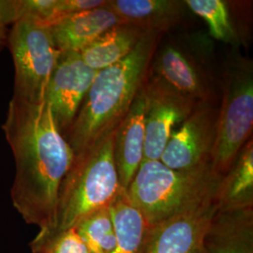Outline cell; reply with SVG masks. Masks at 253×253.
I'll use <instances>...</instances> for the list:
<instances>
[{"mask_svg": "<svg viewBox=\"0 0 253 253\" xmlns=\"http://www.w3.org/2000/svg\"><path fill=\"white\" fill-rule=\"evenodd\" d=\"M2 130L15 163L12 206L27 224L50 231L61 183L74 160L73 148L45 100L34 103L12 97Z\"/></svg>", "mask_w": 253, "mask_h": 253, "instance_id": "6da1fadb", "label": "cell"}, {"mask_svg": "<svg viewBox=\"0 0 253 253\" xmlns=\"http://www.w3.org/2000/svg\"><path fill=\"white\" fill-rule=\"evenodd\" d=\"M162 33L147 32L135 49L118 63L99 71L65 138L74 155L111 133L144 85Z\"/></svg>", "mask_w": 253, "mask_h": 253, "instance_id": "7a4b0ae2", "label": "cell"}, {"mask_svg": "<svg viewBox=\"0 0 253 253\" xmlns=\"http://www.w3.org/2000/svg\"><path fill=\"white\" fill-rule=\"evenodd\" d=\"M221 177L211 163L179 171L168 168L160 161H144L126 191L153 226L214 205Z\"/></svg>", "mask_w": 253, "mask_h": 253, "instance_id": "3957f363", "label": "cell"}, {"mask_svg": "<svg viewBox=\"0 0 253 253\" xmlns=\"http://www.w3.org/2000/svg\"><path fill=\"white\" fill-rule=\"evenodd\" d=\"M114 130L89 148L74 155L59 189L54 226L42 233L75 228L84 217L108 208L124 190L114 160Z\"/></svg>", "mask_w": 253, "mask_h": 253, "instance_id": "277c9868", "label": "cell"}, {"mask_svg": "<svg viewBox=\"0 0 253 253\" xmlns=\"http://www.w3.org/2000/svg\"><path fill=\"white\" fill-rule=\"evenodd\" d=\"M222 100L218 107L217 134L211 166L224 175L245 144L253 138V68L252 60L233 58L226 66Z\"/></svg>", "mask_w": 253, "mask_h": 253, "instance_id": "5b68a950", "label": "cell"}, {"mask_svg": "<svg viewBox=\"0 0 253 253\" xmlns=\"http://www.w3.org/2000/svg\"><path fill=\"white\" fill-rule=\"evenodd\" d=\"M7 48L14 67L12 97L34 103L44 101L48 83L61 54L50 28L21 17L10 27Z\"/></svg>", "mask_w": 253, "mask_h": 253, "instance_id": "8992f818", "label": "cell"}, {"mask_svg": "<svg viewBox=\"0 0 253 253\" xmlns=\"http://www.w3.org/2000/svg\"><path fill=\"white\" fill-rule=\"evenodd\" d=\"M217 117L218 106L215 99L198 101L180 127L172 132L160 162L179 171L193 170L211 163Z\"/></svg>", "mask_w": 253, "mask_h": 253, "instance_id": "52a82bcc", "label": "cell"}, {"mask_svg": "<svg viewBox=\"0 0 253 253\" xmlns=\"http://www.w3.org/2000/svg\"><path fill=\"white\" fill-rule=\"evenodd\" d=\"M144 91L146 100L144 161H160L174 126L189 117L197 102L148 73Z\"/></svg>", "mask_w": 253, "mask_h": 253, "instance_id": "ba28073f", "label": "cell"}, {"mask_svg": "<svg viewBox=\"0 0 253 253\" xmlns=\"http://www.w3.org/2000/svg\"><path fill=\"white\" fill-rule=\"evenodd\" d=\"M97 73L84 62L80 53L64 52L59 55L44 100L63 135L72 126Z\"/></svg>", "mask_w": 253, "mask_h": 253, "instance_id": "9c48e42d", "label": "cell"}, {"mask_svg": "<svg viewBox=\"0 0 253 253\" xmlns=\"http://www.w3.org/2000/svg\"><path fill=\"white\" fill-rule=\"evenodd\" d=\"M148 74L196 102L215 97L208 73L190 53L177 44L168 43L159 51L157 49Z\"/></svg>", "mask_w": 253, "mask_h": 253, "instance_id": "30bf717a", "label": "cell"}, {"mask_svg": "<svg viewBox=\"0 0 253 253\" xmlns=\"http://www.w3.org/2000/svg\"><path fill=\"white\" fill-rule=\"evenodd\" d=\"M216 209L214 204L151 226L143 253H208L205 238Z\"/></svg>", "mask_w": 253, "mask_h": 253, "instance_id": "8fae6325", "label": "cell"}, {"mask_svg": "<svg viewBox=\"0 0 253 253\" xmlns=\"http://www.w3.org/2000/svg\"><path fill=\"white\" fill-rule=\"evenodd\" d=\"M145 100L144 85L125 118L113 134V153L122 189L126 190L144 162L145 142Z\"/></svg>", "mask_w": 253, "mask_h": 253, "instance_id": "7c38bea8", "label": "cell"}, {"mask_svg": "<svg viewBox=\"0 0 253 253\" xmlns=\"http://www.w3.org/2000/svg\"><path fill=\"white\" fill-rule=\"evenodd\" d=\"M122 23L104 5L73 14L49 28L54 44L61 53H80L110 28Z\"/></svg>", "mask_w": 253, "mask_h": 253, "instance_id": "4fadbf2b", "label": "cell"}, {"mask_svg": "<svg viewBox=\"0 0 253 253\" xmlns=\"http://www.w3.org/2000/svg\"><path fill=\"white\" fill-rule=\"evenodd\" d=\"M205 244L208 253H253V208L216 209Z\"/></svg>", "mask_w": 253, "mask_h": 253, "instance_id": "5bb4252c", "label": "cell"}, {"mask_svg": "<svg viewBox=\"0 0 253 253\" xmlns=\"http://www.w3.org/2000/svg\"><path fill=\"white\" fill-rule=\"evenodd\" d=\"M106 7L123 23L162 34L180 23L187 8L181 0H107Z\"/></svg>", "mask_w": 253, "mask_h": 253, "instance_id": "9a60e30c", "label": "cell"}, {"mask_svg": "<svg viewBox=\"0 0 253 253\" xmlns=\"http://www.w3.org/2000/svg\"><path fill=\"white\" fill-rule=\"evenodd\" d=\"M147 32L151 31L132 24H119L81 51L82 59L94 71H101L126 58Z\"/></svg>", "mask_w": 253, "mask_h": 253, "instance_id": "2e32d148", "label": "cell"}, {"mask_svg": "<svg viewBox=\"0 0 253 253\" xmlns=\"http://www.w3.org/2000/svg\"><path fill=\"white\" fill-rule=\"evenodd\" d=\"M217 210L253 208V140L251 138L222 175L215 198Z\"/></svg>", "mask_w": 253, "mask_h": 253, "instance_id": "e0dca14e", "label": "cell"}, {"mask_svg": "<svg viewBox=\"0 0 253 253\" xmlns=\"http://www.w3.org/2000/svg\"><path fill=\"white\" fill-rule=\"evenodd\" d=\"M116 246L113 253H143L151 225L122 190L110 205Z\"/></svg>", "mask_w": 253, "mask_h": 253, "instance_id": "ac0fdd59", "label": "cell"}, {"mask_svg": "<svg viewBox=\"0 0 253 253\" xmlns=\"http://www.w3.org/2000/svg\"><path fill=\"white\" fill-rule=\"evenodd\" d=\"M184 2L188 9L205 20L210 35L215 40L234 46L240 43L227 1L185 0Z\"/></svg>", "mask_w": 253, "mask_h": 253, "instance_id": "d6986e66", "label": "cell"}, {"mask_svg": "<svg viewBox=\"0 0 253 253\" xmlns=\"http://www.w3.org/2000/svg\"><path fill=\"white\" fill-rule=\"evenodd\" d=\"M88 253H113L116 235L108 208L84 217L75 227Z\"/></svg>", "mask_w": 253, "mask_h": 253, "instance_id": "ffe728a7", "label": "cell"}, {"mask_svg": "<svg viewBox=\"0 0 253 253\" xmlns=\"http://www.w3.org/2000/svg\"><path fill=\"white\" fill-rule=\"evenodd\" d=\"M30 248L33 253H88L76 228L58 233L39 232Z\"/></svg>", "mask_w": 253, "mask_h": 253, "instance_id": "44dd1931", "label": "cell"}, {"mask_svg": "<svg viewBox=\"0 0 253 253\" xmlns=\"http://www.w3.org/2000/svg\"><path fill=\"white\" fill-rule=\"evenodd\" d=\"M11 25V19L6 7L5 0H0V53L7 48Z\"/></svg>", "mask_w": 253, "mask_h": 253, "instance_id": "7402d4cb", "label": "cell"}]
</instances>
